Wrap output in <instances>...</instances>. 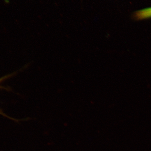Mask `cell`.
Returning a JSON list of instances; mask_svg holds the SVG:
<instances>
[{
  "instance_id": "obj_1",
  "label": "cell",
  "mask_w": 151,
  "mask_h": 151,
  "mask_svg": "<svg viewBox=\"0 0 151 151\" xmlns=\"http://www.w3.org/2000/svg\"><path fill=\"white\" fill-rule=\"evenodd\" d=\"M135 17L137 19H142L151 17V7L142 9L135 14Z\"/></svg>"
},
{
  "instance_id": "obj_2",
  "label": "cell",
  "mask_w": 151,
  "mask_h": 151,
  "mask_svg": "<svg viewBox=\"0 0 151 151\" xmlns=\"http://www.w3.org/2000/svg\"><path fill=\"white\" fill-rule=\"evenodd\" d=\"M14 74H11L10 75H8L4 77H1V78H0V83L2 82L3 81L5 80L7 78H9V77H11V76H12V75H14ZM0 88H4V89H6V88L3 87L1 86H0Z\"/></svg>"
},
{
  "instance_id": "obj_3",
  "label": "cell",
  "mask_w": 151,
  "mask_h": 151,
  "mask_svg": "<svg viewBox=\"0 0 151 151\" xmlns=\"http://www.w3.org/2000/svg\"><path fill=\"white\" fill-rule=\"evenodd\" d=\"M0 114L3 115V116H6L7 118H9V117L8 116H6V114H4V113L3 112V111H2V110L1 109H0Z\"/></svg>"
}]
</instances>
